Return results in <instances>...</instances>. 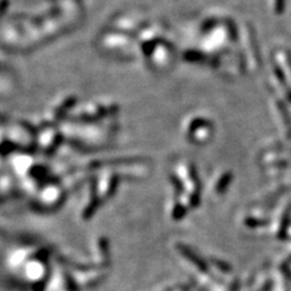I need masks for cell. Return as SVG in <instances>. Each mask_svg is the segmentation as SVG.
<instances>
[{
	"mask_svg": "<svg viewBox=\"0 0 291 291\" xmlns=\"http://www.w3.org/2000/svg\"><path fill=\"white\" fill-rule=\"evenodd\" d=\"M277 12H283V9H284V0H277Z\"/></svg>",
	"mask_w": 291,
	"mask_h": 291,
	"instance_id": "obj_1",
	"label": "cell"
}]
</instances>
